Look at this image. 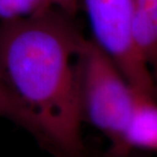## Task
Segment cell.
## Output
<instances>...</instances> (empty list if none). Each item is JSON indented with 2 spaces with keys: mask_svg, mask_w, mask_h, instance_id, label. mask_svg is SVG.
Returning a JSON list of instances; mask_svg holds the SVG:
<instances>
[{
  "mask_svg": "<svg viewBox=\"0 0 157 157\" xmlns=\"http://www.w3.org/2000/svg\"><path fill=\"white\" fill-rule=\"evenodd\" d=\"M124 141L128 153L134 149L157 152V101L136 92Z\"/></svg>",
  "mask_w": 157,
  "mask_h": 157,
  "instance_id": "4",
  "label": "cell"
},
{
  "mask_svg": "<svg viewBox=\"0 0 157 157\" xmlns=\"http://www.w3.org/2000/svg\"><path fill=\"white\" fill-rule=\"evenodd\" d=\"M52 8L47 0H0V18L3 21L32 16Z\"/></svg>",
  "mask_w": 157,
  "mask_h": 157,
  "instance_id": "7",
  "label": "cell"
},
{
  "mask_svg": "<svg viewBox=\"0 0 157 157\" xmlns=\"http://www.w3.org/2000/svg\"><path fill=\"white\" fill-rule=\"evenodd\" d=\"M79 90L83 120L109 139V151L130 154L124 139L136 91L92 40L85 39L80 52Z\"/></svg>",
  "mask_w": 157,
  "mask_h": 157,
  "instance_id": "2",
  "label": "cell"
},
{
  "mask_svg": "<svg viewBox=\"0 0 157 157\" xmlns=\"http://www.w3.org/2000/svg\"><path fill=\"white\" fill-rule=\"evenodd\" d=\"M84 38L52 8L0 25V67L55 157H85L79 90Z\"/></svg>",
  "mask_w": 157,
  "mask_h": 157,
  "instance_id": "1",
  "label": "cell"
},
{
  "mask_svg": "<svg viewBox=\"0 0 157 157\" xmlns=\"http://www.w3.org/2000/svg\"><path fill=\"white\" fill-rule=\"evenodd\" d=\"M137 44L157 81V0H132Z\"/></svg>",
  "mask_w": 157,
  "mask_h": 157,
  "instance_id": "5",
  "label": "cell"
},
{
  "mask_svg": "<svg viewBox=\"0 0 157 157\" xmlns=\"http://www.w3.org/2000/svg\"><path fill=\"white\" fill-rule=\"evenodd\" d=\"M0 118L12 122L31 134L39 145L47 150V143L38 122L22 105L6 80L0 67Z\"/></svg>",
  "mask_w": 157,
  "mask_h": 157,
  "instance_id": "6",
  "label": "cell"
},
{
  "mask_svg": "<svg viewBox=\"0 0 157 157\" xmlns=\"http://www.w3.org/2000/svg\"><path fill=\"white\" fill-rule=\"evenodd\" d=\"M92 41L136 92L157 101V83L134 32L132 0H83Z\"/></svg>",
  "mask_w": 157,
  "mask_h": 157,
  "instance_id": "3",
  "label": "cell"
},
{
  "mask_svg": "<svg viewBox=\"0 0 157 157\" xmlns=\"http://www.w3.org/2000/svg\"><path fill=\"white\" fill-rule=\"evenodd\" d=\"M85 157H132V155H131V153H130V154H127V155L116 154V153H113L111 151H109V150H106V151L103 153H98V154H93V155H90L87 152Z\"/></svg>",
  "mask_w": 157,
  "mask_h": 157,
  "instance_id": "9",
  "label": "cell"
},
{
  "mask_svg": "<svg viewBox=\"0 0 157 157\" xmlns=\"http://www.w3.org/2000/svg\"><path fill=\"white\" fill-rule=\"evenodd\" d=\"M51 6H57L63 11L72 13L77 8L79 0H47Z\"/></svg>",
  "mask_w": 157,
  "mask_h": 157,
  "instance_id": "8",
  "label": "cell"
}]
</instances>
